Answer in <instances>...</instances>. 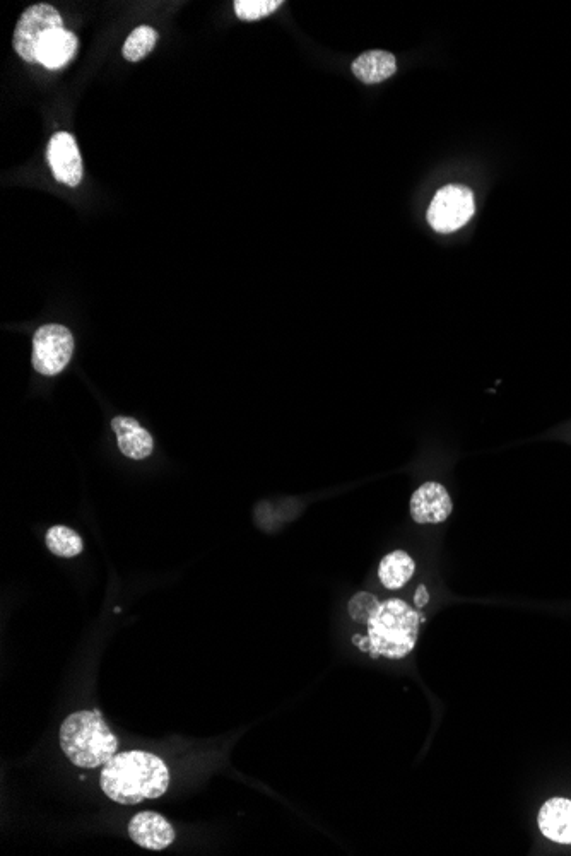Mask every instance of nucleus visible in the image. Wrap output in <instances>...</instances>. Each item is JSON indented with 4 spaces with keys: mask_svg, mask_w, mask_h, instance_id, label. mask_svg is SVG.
<instances>
[{
    "mask_svg": "<svg viewBox=\"0 0 571 856\" xmlns=\"http://www.w3.org/2000/svg\"><path fill=\"white\" fill-rule=\"evenodd\" d=\"M100 785L113 802L136 805L163 797L170 786V771L161 757L149 752H122L103 766Z\"/></svg>",
    "mask_w": 571,
    "mask_h": 856,
    "instance_id": "obj_1",
    "label": "nucleus"
},
{
    "mask_svg": "<svg viewBox=\"0 0 571 856\" xmlns=\"http://www.w3.org/2000/svg\"><path fill=\"white\" fill-rule=\"evenodd\" d=\"M60 747L77 768L95 769L117 754L118 740L98 711H77L60 727Z\"/></svg>",
    "mask_w": 571,
    "mask_h": 856,
    "instance_id": "obj_2",
    "label": "nucleus"
},
{
    "mask_svg": "<svg viewBox=\"0 0 571 856\" xmlns=\"http://www.w3.org/2000/svg\"><path fill=\"white\" fill-rule=\"evenodd\" d=\"M421 622L418 612L404 600H385L368 621V650L375 657H407L416 646Z\"/></svg>",
    "mask_w": 571,
    "mask_h": 856,
    "instance_id": "obj_3",
    "label": "nucleus"
},
{
    "mask_svg": "<svg viewBox=\"0 0 571 856\" xmlns=\"http://www.w3.org/2000/svg\"><path fill=\"white\" fill-rule=\"evenodd\" d=\"M64 30L59 11L48 4H36L26 9L14 33V48L21 59L38 64L40 52L55 33Z\"/></svg>",
    "mask_w": 571,
    "mask_h": 856,
    "instance_id": "obj_4",
    "label": "nucleus"
},
{
    "mask_svg": "<svg viewBox=\"0 0 571 856\" xmlns=\"http://www.w3.org/2000/svg\"><path fill=\"white\" fill-rule=\"evenodd\" d=\"M476 212L474 194L467 187L447 185L436 192L428 209V223L438 233H454Z\"/></svg>",
    "mask_w": 571,
    "mask_h": 856,
    "instance_id": "obj_5",
    "label": "nucleus"
},
{
    "mask_svg": "<svg viewBox=\"0 0 571 856\" xmlns=\"http://www.w3.org/2000/svg\"><path fill=\"white\" fill-rule=\"evenodd\" d=\"M74 352V337L64 325L50 323L33 337V368L40 375L55 376L65 370Z\"/></svg>",
    "mask_w": 571,
    "mask_h": 856,
    "instance_id": "obj_6",
    "label": "nucleus"
},
{
    "mask_svg": "<svg viewBox=\"0 0 571 856\" xmlns=\"http://www.w3.org/2000/svg\"><path fill=\"white\" fill-rule=\"evenodd\" d=\"M48 163L53 176L59 183L77 187L83 180V158L79 147L69 132H57L48 142Z\"/></svg>",
    "mask_w": 571,
    "mask_h": 856,
    "instance_id": "obj_7",
    "label": "nucleus"
},
{
    "mask_svg": "<svg viewBox=\"0 0 571 856\" xmlns=\"http://www.w3.org/2000/svg\"><path fill=\"white\" fill-rule=\"evenodd\" d=\"M454 505L447 489L438 482H426L411 498V516L419 525L443 523L452 515Z\"/></svg>",
    "mask_w": 571,
    "mask_h": 856,
    "instance_id": "obj_8",
    "label": "nucleus"
},
{
    "mask_svg": "<svg viewBox=\"0 0 571 856\" xmlns=\"http://www.w3.org/2000/svg\"><path fill=\"white\" fill-rule=\"evenodd\" d=\"M129 836L136 845L151 851L166 850L175 841V829L163 815L141 812L129 824Z\"/></svg>",
    "mask_w": 571,
    "mask_h": 856,
    "instance_id": "obj_9",
    "label": "nucleus"
},
{
    "mask_svg": "<svg viewBox=\"0 0 571 856\" xmlns=\"http://www.w3.org/2000/svg\"><path fill=\"white\" fill-rule=\"evenodd\" d=\"M112 429L117 434L118 448L125 457L144 460L153 453V436L148 433V429L142 428L134 417H115L112 421Z\"/></svg>",
    "mask_w": 571,
    "mask_h": 856,
    "instance_id": "obj_10",
    "label": "nucleus"
},
{
    "mask_svg": "<svg viewBox=\"0 0 571 856\" xmlns=\"http://www.w3.org/2000/svg\"><path fill=\"white\" fill-rule=\"evenodd\" d=\"M541 833L561 845H571V802L566 798H553L542 805L539 812Z\"/></svg>",
    "mask_w": 571,
    "mask_h": 856,
    "instance_id": "obj_11",
    "label": "nucleus"
},
{
    "mask_svg": "<svg viewBox=\"0 0 571 856\" xmlns=\"http://www.w3.org/2000/svg\"><path fill=\"white\" fill-rule=\"evenodd\" d=\"M397 72V62L392 53L383 50H371L360 55L353 62V74L365 84H378L387 81Z\"/></svg>",
    "mask_w": 571,
    "mask_h": 856,
    "instance_id": "obj_12",
    "label": "nucleus"
},
{
    "mask_svg": "<svg viewBox=\"0 0 571 856\" xmlns=\"http://www.w3.org/2000/svg\"><path fill=\"white\" fill-rule=\"evenodd\" d=\"M416 571L413 557L409 556L404 551H394L383 557L382 563L378 566V576L385 588L389 590H399L404 587L407 581L411 580Z\"/></svg>",
    "mask_w": 571,
    "mask_h": 856,
    "instance_id": "obj_13",
    "label": "nucleus"
},
{
    "mask_svg": "<svg viewBox=\"0 0 571 856\" xmlns=\"http://www.w3.org/2000/svg\"><path fill=\"white\" fill-rule=\"evenodd\" d=\"M79 42L76 35L71 31L62 30L45 43L40 52L38 64L45 65L47 69H62L76 57Z\"/></svg>",
    "mask_w": 571,
    "mask_h": 856,
    "instance_id": "obj_14",
    "label": "nucleus"
},
{
    "mask_svg": "<svg viewBox=\"0 0 571 856\" xmlns=\"http://www.w3.org/2000/svg\"><path fill=\"white\" fill-rule=\"evenodd\" d=\"M48 551L59 557H76L83 552V539L72 528L52 527L47 532Z\"/></svg>",
    "mask_w": 571,
    "mask_h": 856,
    "instance_id": "obj_15",
    "label": "nucleus"
},
{
    "mask_svg": "<svg viewBox=\"0 0 571 856\" xmlns=\"http://www.w3.org/2000/svg\"><path fill=\"white\" fill-rule=\"evenodd\" d=\"M158 40V33L151 26H139L125 40L124 57L129 62H139L153 52Z\"/></svg>",
    "mask_w": 571,
    "mask_h": 856,
    "instance_id": "obj_16",
    "label": "nucleus"
},
{
    "mask_svg": "<svg viewBox=\"0 0 571 856\" xmlns=\"http://www.w3.org/2000/svg\"><path fill=\"white\" fill-rule=\"evenodd\" d=\"M236 16L242 21H259L283 6L281 0H236L233 2Z\"/></svg>",
    "mask_w": 571,
    "mask_h": 856,
    "instance_id": "obj_17",
    "label": "nucleus"
},
{
    "mask_svg": "<svg viewBox=\"0 0 571 856\" xmlns=\"http://www.w3.org/2000/svg\"><path fill=\"white\" fill-rule=\"evenodd\" d=\"M378 600L370 595V593H358L356 597L349 602V614L356 622H365L368 624L373 612L377 610Z\"/></svg>",
    "mask_w": 571,
    "mask_h": 856,
    "instance_id": "obj_18",
    "label": "nucleus"
},
{
    "mask_svg": "<svg viewBox=\"0 0 571 856\" xmlns=\"http://www.w3.org/2000/svg\"><path fill=\"white\" fill-rule=\"evenodd\" d=\"M428 602V593H426V588L419 587L418 593H416V607H424Z\"/></svg>",
    "mask_w": 571,
    "mask_h": 856,
    "instance_id": "obj_19",
    "label": "nucleus"
}]
</instances>
